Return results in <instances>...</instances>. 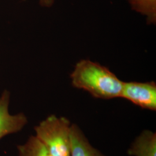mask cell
Listing matches in <instances>:
<instances>
[{"instance_id":"52a82bcc","label":"cell","mask_w":156,"mask_h":156,"mask_svg":"<svg viewBox=\"0 0 156 156\" xmlns=\"http://www.w3.org/2000/svg\"><path fill=\"white\" fill-rule=\"evenodd\" d=\"M18 156H52L45 144L36 136H30L23 145L17 146Z\"/></svg>"},{"instance_id":"5b68a950","label":"cell","mask_w":156,"mask_h":156,"mask_svg":"<svg viewBox=\"0 0 156 156\" xmlns=\"http://www.w3.org/2000/svg\"><path fill=\"white\" fill-rule=\"evenodd\" d=\"M71 156H104L93 147L81 129L76 124L71 125Z\"/></svg>"},{"instance_id":"7a4b0ae2","label":"cell","mask_w":156,"mask_h":156,"mask_svg":"<svg viewBox=\"0 0 156 156\" xmlns=\"http://www.w3.org/2000/svg\"><path fill=\"white\" fill-rule=\"evenodd\" d=\"M71 125L66 117L51 115L34 129L52 156H71Z\"/></svg>"},{"instance_id":"277c9868","label":"cell","mask_w":156,"mask_h":156,"mask_svg":"<svg viewBox=\"0 0 156 156\" xmlns=\"http://www.w3.org/2000/svg\"><path fill=\"white\" fill-rule=\"evenodd\" d=\"M10 97V93L6 90L0 96V140L8 135L19 132L28 122L24 113L12 115L9 113Z\"/></svg>"},{"instance_id":"ba28073f","label":"cell","mask_w":156,"mask_h":156,"mask_svg":"<svg viewBox=\"0 0 156 156\" xmlns=\"http://www.w3.org/2000/svg\"><path fill=\"white\" fill-rule=\"evenodd\" d=\"M133 10L147 16L149 24L156 22V0H129Z\"/></svg>"},{"instance_id":"9c48e42d","label":"cell","mask_w":156,"mask_h":156,"mask_svg":"<svg viewBox=\"0 0 156 156\" xmlns=\"http://www.w3.org/2000/svg\"><path fill=\"white\" fill-rule=\"evenodd\" d=\"M40 4L43 6L49 7L53 4L54 0H39Z\"/></svg>"},{"instance_id":"6da1fadb","label":"cell","mask_w":156,"mask_h":156,"mask_svg":"<svg viewBox=\"0 0 156 156\" xmlns=\"http://www.w3.org/2000/svg\"><path fill=\"white\" fill-rule=\"evenodd\" d=\"M71 79L75 87L87 91L95 98L108 100L120 97L123 82L98 63L81 60L75 67Z\"/></svg>"},{"instance_id":"8992f818","label":"cell","mask_w":156,"mask_h":156,"mask_svg":"<svg viewBox=\"0 0 156 156\" xmlns=\"http://www.w3.org/2000/svg\"><path fill=\"white\" fill-rule=\"evenodd\" d=\"M128 154L133 156H156V134L144 131L131 144Z\"/></svg>"},{"instance_id":"3957f363","label":"cell","mask_w":156,"mask_h":156,"mask_svg":"<svg viewBox=\"0 0 156 156\" xmlns=\"http://www.w3.org/2000/svg\"><path fill=\"white\" fill-rule=\"evenodd\" d=\"M120 97L143 109L156 111V83L154 82H123Z\"/></svg>"}]
</instances>
